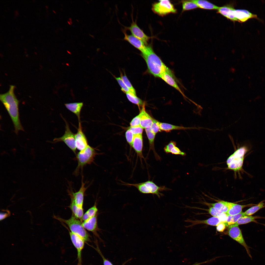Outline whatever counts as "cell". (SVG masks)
I'll list each match as a JSON object with an SVG mask.
<instances>
[{
    "instance_id": "18",
    "label": "cell",
    "mask_w": 265,
    "mask_h": 265,
    "mask_svg": "<svg viewBox=\"0 0 265 265\" xmlns=\"http://www.w3.org/2000/svg\"><path fill=\"white\" fill-rule=\"evenodd\" d=\"M105 22L107 24V25H108L109 26L112 27V26H111V24L109 22H108L106 20Z\"/></svg>"
},
{
    "instance_id": "4",
    "label": "cell",
    "mask_w": 265,
    "mask_h": 265,
    "mask_svg": "<svg viewBox=\"0 0 265 265\" xmlns=\"http://www.w3.org/2000/svg\"><path fill=\"white\" fill-rule=\"evenodd\" d=\"M241 155L252 172L265 186V171L250 148L246 149L241 146Z\"/></svg>"
},
{
    "instance_id": "11",
    "label": "cell",
    "mask_w": 265,
    "mask_h": 265,
    "mask_svg": "<svg viewBox=\"0 0 265 265\" xmlns=\"http://www.w3.org/2000/svg\"><path fill=\"white\" fill-rule=\"evenodd\" d=\"M251 265H265L259 258H257L252 263Z\"/></svg>"
},
{
    "instance_id": "10",
    "label": "cell",
    "mask_w": 265,
    "mask_h": 265,
    "mask_svg": "<svg viewBox=\"0 0 265 265\" xmlns=\"http://www.w3.org/2000/svg\"><path fill=\"white\" fill-rule=\"evenodd\" d=\"M30 29L31 32H34L37 29V26L35 22L33 20L29 22Z\"/></svg>"
},
{
    "instance_id": "12",
    "label": "cell",
    "mask_w": 265,
    "mask_h": 265,
    "mask_svg": "<svg viewBox=\"0 0 265 265\" xmlns=\"http://www.w3.org/2000/svg\"><path fill=\"white\" fill-rule=\"evenodd\" d=\"M261 254H265V238L260 246Z\"/></svg>"
},
{
    "instance_id": "1",
    "label": "cell",
    "mask_w": 265,
    "mask_h": 265,
    "mask_svg": "<svg viewBox=\"0 0 265 265\" xmlns=\"http://www.w3.org/2000/svg\"><path fill=\"white\" fill-rule=\"evenodd\" d=\"M30 173L21 170L17 181L0 190V199L14 221L27 248L30 265L48 259L40 241L37 210L38 202L28 185Z\"/></svg>"
},
{
    "instance_id": "3",
    "label": "cell",
    "mask_w": 265,
    "mask_h": 265,
    "mask_svg": "<svg viewBox=\"0 0 265 265\" xmlns=\"http://www.w3.org/2000/svg\"><path fill=\"white\" fill-rule=\"evenodd\" d=\"M229 155L242 175V179L244 182L251 187L256 186H264L252 172L241 154L236 155L229 154Z\"/></svg>"
},
{
    "instance_id": "19",
    "label": "cell",
    "mask_w": 265,
    "mask_h": 265,
    "mask_svg": "<svg viewBox=\"0 0 265 265\" xmlns=\"http://www.w3.org/2000/svg\"><path fill=\"white\" fill-rule=\"evenodd\" d=\"M91 14L94 17H96V13L95 11H92L91 12Z\"/></svg>"
},
{
    "instance_id": "13",
    "label": "cell",
    "mask_w": 265,
    "mask_h": 265,
    "mask_svg": "<svg viewBox=\"0 0 265 265\" xmlns=\"http://www.w3.org/2000/svg\"><path fill=\"white\" fill-rule=\"evenodd\" d=\"M258 258L262 261V262L265 265V254H260L258 256Z\"/></svg>"
},
{
    "instance_id": "2",
    "label": "cell",
    "mask_w": 265,
    "mask_h": 265,
    "mask_svg": "<svg viewBox=\"0 0 265 265\" xmlns=\"http://www.w3.org/2000/svg\"><path fill=\"white\" fill-rule=\"evenodd\" d=\"M166 210L165 205H149L129 208L132 216L154 232L158 243H160L161 225Z\"/></svg>"
},
{
    "instance_id": "14",
    "label": "cell",
    "mask_w": 265,
    "mask_h": 265,
    "mask_svg": "<svg viewBox=\"0 0 265 265\" xmlns=\"http://www.w3.org/2000/svg\"><path fill=\"white\" fill-rule=\"evenodd\" d=\"M179 70L180 72H181L183 74H184L185 75L188 76V75H187L188 74H187V72L186 71H185V70H183V69H182L181 68H179Z\"/></svg>"
},
{
    "instance_id": "8",
    "label": "cell",
    "mask_w": 265,
    "mask_h": 265,
    "mask_svg": "<svg viewBox=\"0 0 265 265\" xmlns=\"http://www.w3.org/2000/svg\"><path fill=\"white\" fill-rule=\"evenodd\" d=\"M264 36V44L262 47L261 51L256 53H252L250 56L252 59H255L259 61L265 70V34Z\"/></svg>"
},
{
    "instance_id": "17",
    "label": "cell",
    "mask_w": 265,
    "mask_h": 265,
    "mask_svg": "<svg viewBox=\"0 0 265 265\" xmlns=\"http://www.w3.org/2000/svg\"><path fill=\"white\" fill-rule=\"evenodd\" d=\"M138 43L141 46V47L142 48H144L145 45H144V44L143 43V42H139Z\"/></svg>"
},
{
    "instance_id": "5",
    "label": "cell",
    "mask_w": 265,
    "mask_h": 265,
    "mask_svg": "<svg viewBox=\"0 0 265 265\" xmlns=\"http://www.w3.org/2000/svg\"><path fill=\"white\" fill-rule=\"evenodd\" d=\"M245 63L248 68L247 79L256 83L265 91V70L255 68L247 60Z\"/></svg>"
},
{
    "instance_id": "16",
    "label": "cell",
    "mask_w": 265,
    "mask_h": 265,
    "mask_svg": "<svg viewBox=\"0 0 265 265\" xmlns=\"http://www.w3.org/2000/svg\"><path fill=\"white\" fill-rule=\"evenodd\" d=\"M138 39L140 41V42H143V39L141 36H138Z\"/></svg>"
},
{
    "instance_id": "15",
    "label": "cell",
    "mask_w": 265,
    "mask_h": 265,
    "mask_svg": "<svg viewBox=\"0 0 265 265\" xmlns=\"http://www.w3.org/2000/svg\"><path fill=\"white\" fill-rule=\"evenodd\" d=\"M135 45L139 50H142V48L141 47L140 45H139L138 43L135 42Z\"/></svg>"
},
{
    "instance_id": "20",
    "label": "cell",
    "mask_w": 265,
    "mask_h": 265,
    "mask_svg": "<svg viewBox=\"0 0 265 265\" xmlns=\"http://www.w3.org/2000/svg\"><path fill=\"white\" fill-rule=\"evenodd\" d=\"M65 2H70V0H65Z\"/></svg>"
},
{
    "instance_id": "9",
    "label": "cell",
    "mask_w": 265,
    "mask_h": 265,
    "mask_svg": "<svg viewBox=\"0 0 265 265\" xmlns=\"http://www.w3.org/2000/svg\"><path fill=\"white\" fill-rule=\"evenodd\" d=\"M154 265H167L165 261L162 246L160 243H158L157 255Z\"/></svg>"
},
{
    "instance_id": "7",
    "label": "cell",
    "mask_w": 265,
    "mask_h": 265,
    "mask_svg": "<svg viewBox=\"0 0 265 265\" xmlns=\"http://www.w3.org/2000/svg\"><path fill=\"white\" fill-rule=\"evenodd\" d=\"M252 187L253 193L256 200L265 206V186H256Z\"/></svg>"
},
{
    "instance_id": "6",
    "label": "cell",
    "mask_w": 265,
    "mask_h": 265,
    "mask_svg": "<svg viewBox=\"0 0 265 265\" xmlns=\"http://www.w3.org/2000/svg\"><path fill=\"white\" fill-rule=\"evenodd\" d=\"M131 246V260L129 265H145L141 260L136 247L130 239L128 238Z\"/></svg>"
}]
</instances>
